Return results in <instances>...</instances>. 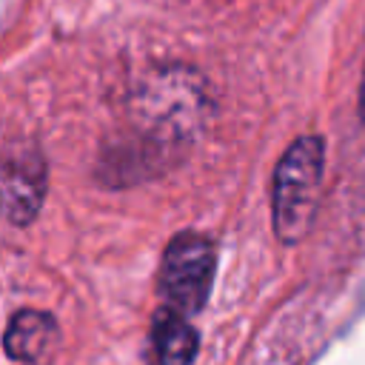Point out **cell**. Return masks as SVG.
Returning <instances> with one entry per match:
<instances>
[{
  "label": "cell",
  "instance_id": "5",
  "mask_svg": "<svg viewBox=\"0 0 365 365\" xmlns=\"http://www.w3.org/2000/svg\"><path fill=\"white\" fill-rule=\"evenodd\" d=\"M197 356V331L185 317L163 308L151 328V356L148 365H191Z\"/></svg>",
  "mask_w": 365,
  "mask_h": 365
},
{
  "label": "cell",
  "instance_id": "4",
  "mask_svg": "<svg viewBox=\"0 0 365 365\" xmlns=\"http://www.w3.org/2000/svg\"><path fill=\"white\" fill-rule=\"evenodd\" d=\"M3 345L9 356L29 365H48L57 348V322L43 311H17L6 328Z\"/></svg>",
  "mask_w": 365,
  "mask_h": 365
},
{
  "label": "cell",
  "instance_id": "1",
  "mask_svg": "<svg viewBox=\"0 0 365 365\" xmlns=\"http://www.w3.org/2000/svg\"><path fill=\"white\" fill-rule=\"evenodd\" d=\"M325 145L319 137L305 134L288 145L274 171V231L282 242H299L317 214Z\"/></svg>",
  "mask_w": 365,
  "mask_h": 365
},
{
  "label": "cell",
  "instance_id": "6",
  "mask_svg": "<svg viewBox=\"0 0 365 365\" xmlns=\"http://www.w3.org/2000/svg\"><path fill=\"white\" fill-rule=\"evenodd\" d=\"M359 114H362V123H365V71H362V88H359Z\"/></svg>",
  "mask_w": 365,
  "mask_h": 365
},
{
  "label": "cell",
  "instance_id": "3",
  "mask_svg": "<svg viewBox=\"0 0 365 365\" xmlns=\"http://www.w3.org/2000/svg\"><path fill=\"white\" fill-rule=\"evenodd\" d=\"M46 194V168L37 154H0V217L26 225L40 211Z\"/></svg>",
  "mask_w": 365,
  "mask_h": 365
},
{
  "label": "cell",
  "instance_id": "2",
  "mask_svg": "<svg viewBox=\"0 0 365 365\" xmlns=\"http://www.w3.org/2000/svg\"><path fill=\"white\" fill-rule=\"evenodd\" d=\"M214 271H217L214 242L194 231L177 234L168 242L160 265V294L165 308L177 317L197 314L208 299Z\"/></svg>",
  "mask_w": 365,
  "mask_h": 365
}]
</instances>
